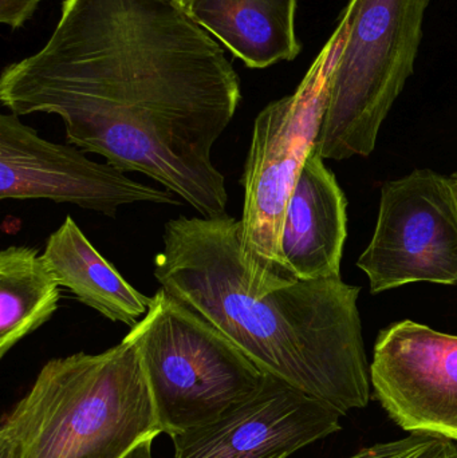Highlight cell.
<instances>
[{
	"instance_id": "obj_14",
	"label": "cell",
	"mask_w": 457,
	"mask_h": 458,
	"mask_svg": "<svg viewBox=\"0 0 457 458\" xmlns=\"http://www.w3.org/2000/svg\"><path fill=\"white\" fill-rule=\"evenodd\" d=\"M59 283L35 248L0 252V358L58 310Z\"/></svg>"
},
{
	"instance_id": "obj_13",
	"label": "cell",
	"mask_w": 457,
	"mask_h": 458,
	"mask_svg": "<svg viewBox=\"0 0 457 458\" xmlns=\"http://www.w3.org/2000/svg\"><path fill=\"white\" fill-rule=\"evenodd\" d=\"M43 260L61 287L112 322L133 327L147 315L153 298L129 284L67 216L46 240Z\"/></svg>"
},
{
	"instance_id": "obj_12",
	"label": "cell",
	"mask_w": 457,
	"mask_h": 458,
	"mask_svg": "<svg viewBox=\"0 0 457 458\" xmlns=\"http://www.w3.org/2000/svg\"><path fill=\"white\" fill-rule=\"evenodd\" d=\"M298 0H193L190 16L251 69L292 61Z\"/></svg>"
},
{
	"instance_id": "obj_11",
	"label": "cell",
	"mask_w": 457,
	"mask_h": 458,
	"mask_svg": "<svg viewBox=\"0 0 457 458\" xmlns=\"http://www.w3.org/2000/svg\"><path fill=\"white\" fill-rule=\"evenodd\" d=\"M346 203L334 174L311 150L287 203L281 250L297 279L341 276L346 240Z\"/></svg>"
},
{
	"instance_id": "obj_17",
	"label": "cell",
	"mask_w": 457,
	"mask_h": 458,
	"mask_svg": "<svg viewBox=\"0 0 457 458\" xmlns=\"http://www.w3.org/2000/svg\"><path fill=\"white\" fill-rule=\"evenodd\" d=\"M153 441H155V438H148V440L142 441L131 454H126L123 458H153Z\"/></svg>"
},
{
	"instance_id": "obj_7",
	"label": "cell",
	"mask_w": 457,
	"mask_h": 458,
	"mask_svg": "<svg viewBox=\"0 0 457 458\" xmlns=\"http://www.w3.org/2000/svg\"><path fill=\"white\" fill-rule=\"evenodd\" d=\"M372 293L410 283L457 284V184L418 169L381 190L375 233L357 261Z\"/></svg>"
},
{
	"instance_id": "obj_9",
	"label": "cell",
	"mask_w": 457,
	"mask_h": 458,
	"mask_svg": "<svg viewBox=\"0 0 457 458\" xmlns=\"http://www.w3.org/2000/svg\"><path fill=\"white\" fill-rule=\"evenodd\" d=\"M370 382L402 429L457 441V336L394 323L376 342Z\"/></svg>"
},
{
	"instance_id": "obj_8",
	"label": "cell",
	"mask_w": 457,
	"mask_h": 458,
	"mask_svg": "<svg viewBox=\"0 0 457 458\" xmlns=\"http://www.w3.org/2000/svg\"><path fill=\"white\" fill-rule=\"evenodd\" d=\"M74 145L47 141L19 115H0V199L69 203L105 216L136 203L182 206L166 190L141 184Z\"/></svg>"
},
{
	"instance_id": "obj_5",
	"label": "cell",
	"mask_w": 457,
	"mask_h": 458,
	"mask_svg": "<svg viewBox=\"0 0 457 458\" xmlns=\"http://www.w3.org/2000/svg\"><path fill=\"white\" fill-rule=\"evenodd\" d=\"M161 432L176 437L254 397L267 374L222 331L164 288L131 327Z\"/></svg>"
},
{
	"instance_id": "obj_3",
	"label": "cell",
	"mask_w": 457,
	"mask_h": 458,
	"mask_svg": "<svg viewBox=\"0 0 457 458\" xmlns=\"http://www.w3.org/2000/svg\"><path fill=\"white\" fill-rule=\"evenodd\" d=\"M136 344L48 360L5 417L0 458H123L160 435Z\"/></svg>"
},
{
	"instance_id": "obj_4",
	"label": "cell",
	"mask_w": 457,
	"mask_h": 458,
	"mask_svg": "<svg viewBox=\"0 0 457 458\" xmlns=\"http://www.w3.org/2000/svg\"><path fill=\"white\" fill-rule=\"evenodd\" d=\"M297 91L271 102L258 114L244 165L241 245L251 290L268 293L294 282L281 250L287 203L316 147L330 81L351 26L348 8Z\"/></svg>"
},
{
	"instance_id": "obj_18",
	"label": "cell",
	"mask_w": 457,
	"mask_h": 458,
	"mask_svg": "<svg viewBox=\"0 0 457 458\" xmlns=\"http://www.w3.org/2000/svg\"><path fill=\"white\" fill-rule=\"evenodd\" d=\"M169 2H171L172 4L176 5V7H179L180 10L184 11V13L190 16V7H192L193 0H169Z\"/></svg>"
},
{
	"instance_id": "obj_16",
	"label": "cell",
	"mask_w": 457,
	"mask_h": 458,
	"mask_svg": "<svg viewBox=\"0 0 457 458\" xmlns=\"http://www.w3.org/2000/svg\"><path fill=\"white\" fill-rule=\"evenodd\" d=\"M40 0H0V21L11 29L23 26L37 10Z\"/></svg>"
},
{
	"instance_id": "obj_19",
	"label": "cell",
	"mask_w": 457,
	"mask_h": 458,
	"mask_svg": "<svg viewBox=\"0 0 457 458\" xmlns=\"http://www.w3.org/2000/svg\"><path fill=\"white\" fill-rule=\"evenodd\" d=\"M453 179L455 180L456 184H457V172H456V174H453Z\"/></svg>"
},
{
	"instance_id": "obj_10",
	"label": "cell",
	"mask_w": 457,
	"mask_h": 458,
	"mask_svg": "<svg viewBox=\"0 0 457 458\" xmlns=\"http://www.w3.org/2000/svg\"><path fill=\"white\" fill-rule=\"evenodd\" d=\"M343 414L267 374L254 397L172 437L174 458H287L341 429Z\"/></svg>"
},
{
	"instance_id": "obj_15",
	"label": "cell",
	"mask_w": 457,
	"mask_h": 458,
	"mask_svg": "<svg viewBox=\"0 0 457 458\" xmlns=\"http://www.w3.org/2000/svg\"><path fill=\"white\" fill-rule=\"evenodd\" d=\"M349 458H457L455 443L450 438L426 433L362 449Z\"/></svg>"
},
{
	"instance_id": "obj_6",
	"label": "cell",
	"mask_w": 457,
	"mask_h": 458,
	"mask_svg": "<svg viewBox=\"0 0 457 458\" xmlns=\"http://www.w3.org/2000/svg\"><path fill=\"white\" fill-rule=\"evenodd\" d=\"M429 2L349 0V34L314 147L324 160L375 150L384 120L415 72Z\"/></svg>"
},
{
	"instance_id": "obj_1",
	"label": "cell",
	"mask_w": 457,
	"mask_h": 458,
	"mask_svg": "<svg viewBox=\"0 0 457 458\" xmlns=\"http://www.w3.org/2000/svg\"><path fill=\"white\" fill-rule=\"evenodd\" d=\"M241 99L224 50L169 0H64L43 48L0 77L11 113L58 115L69 144L155 180L201 217L227 215L212 149Z\"/></svg>"
},
{
	"instance_id": "obj_2",
	"label": "cell",
	"mask_w": 457,
	"mask_h": 458,
	"mask_svg": "<svg viewBox=\"0 0 457 458\" xmlns=\"http://www.w3.org/2000/svg\"><path fill=\"white\" fill-rule=\"evenodd\" d=\"M163 240L153 272L161 288L222 331L260 370L343 416L367 408L370 368L359 287L340 276L251 290L241 222L228 215L169 220Z\"/></svg>"
}]
</instances>
